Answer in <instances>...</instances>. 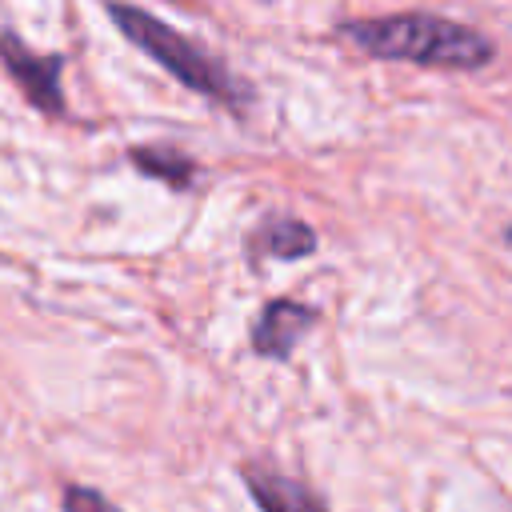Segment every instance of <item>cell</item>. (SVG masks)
Listing matches in <instances>:
<instances>
[{"label":"cell","instance_id":"6da1fadb","mask_svg":"<svg viewBox=\"0 0 512 512\" xmlns=\"http://www.w3.org/2000/svg\"><path fill=\"white\" fill-rule=\"evenodd\" d=\"M348 44L364 48L380 60H412L424 68H456L472 72L496 56V44L468 24L428 16V12H400L376 20H348L336 28Z\"/></svg>","mask_w":512,"mask_h":512},{"label":"cell","instance_id":"7a4b0ae2","mask_svg":"<svg viewBox=\"0 0 512 512\" xmlns=\"http://www.w3.org/2000/svg\"><path fill=\"white\" fill-rule=\"evenodd\" d=\"M108 16H112V24L120 28V36L128 44H136L144 56H152L184 88H192V92H200L212 104H224L232 112H244L252 104V88L240 76H232L224 60L204 52L196 40H188L184 32L164 24L160 16H152L144 8H132V4H108Z\"/></svg>","mask_w":512,"mask_h":512},{"label":"cell","instance_id":"3957f363","mask_svg":"<svg viewBox=\"0 0 512 512\" xmlns=\"http://www.w3.org/2000/svg\"><path fill=\"white\" fill-rule=\"evenodd\" d=\"M0 64L8 68L12 84L24 92V100L32 108H40L44 116H64V92H60V72H64V56L56 52H32L16 32H0Z\"/></svg>","mask_w":512,"mask_h":512},{"label":"cell","instance_id":"277c9868","mask_svg":"<svg viewBox=\"0 0 512 512\" xmlns=\"http://www.w3.org/2000/svg\"><path fill=\"white\" fill-rule=\"evenodd\" d=\"M316 324V308L300 300H268L252 320V352L264 360H288L300 336Z\"/></svg>","mask_w":512,"mask_h":512},{"label":"cell","instance_id":"5b68a950","mask_svg":"<svg viewBox=\"0 0 512 512\" xmlns=\"http://www.w3.org/2000/svg\"><path fill=\"white\" fill-rule=\"evenodd\" d=\"M240 476H244L248 496L260 504V512H328V504L308 484H300L292 476H280L260 464H244Z\"/></svg>","mask_w":512,"mask_h":512},{"label":"cell","instance_id":"8992f818","mask_svg":"<svg viewBox=\"0 0 512 512\" xmlns=\"http://www.w3.org/2000/svg\"><path fill=\"white\" fill-rule=\"evenodd\" d=\"M244 248H248L252 260H264V256H272V260H300V256H308L316 248V232L304 220H296V216L272 212V216H264L248 232Z\"/></svg>","mask_w":512,"mask_h":512},{"label":"cell","instance_id":"52a82bcc","mask_svg":"<svg viewBox=\"0 0 512 512\" xmlns=\"http://www.w3.org/2000/svg\"><path fill=\"white\" fill-rule=\"evenodd\" d=\"M128 160H132L136 172H144L152 180H164L168 188H188L196 180V160L184 156L172 144H140V148L128 152Z\"/></svg>","mask_w":512,"mask_h":512},{"label":"cell","instance_id":"ba28073f","mask_svg":"<svg viewBox=\"0 0 512 512\" xmlns=\"http://www.w3.org/2000/svg\"><path fill=\"white\" fill-rule=\"evenodd\" d=\"M60 512H120L104 492L84 488V484H64L60 488Z\"/></svg>","mask_w":512,"mask_h":512}]
</instances>
